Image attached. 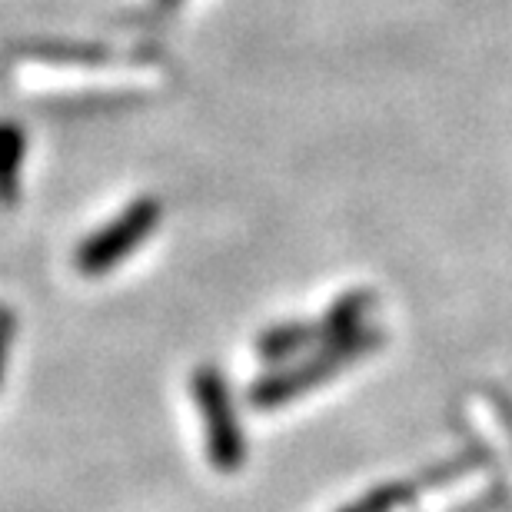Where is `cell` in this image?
<instances>
[{
    "instance_id": "8",
    "label": "cell",
    "mask_w": 512,
    "mask_h": 512,
    "mask_svg": "<svg viewBox=\"0 0 512 512\" xmlns=\"http://www.w3.org/2000/svg\"><path fill=\"white\" fill-rule=\"evenodd\" d=\"M40 57L44 60H54V64H110L114 54H107V50H84V47H50V50H40Z\"/></svg>"
},
{
    "instance_id": "3",
    "label": "cell",
    "mask_w": 512,
    "mask_h": 512,
    "mask_svg": "<svg viewBox=\"0 0 512 512\" xmlns=\"http://www.w3.org/2000/svg\"><path fill=\"white\" fill-rule=\"evenodd\" d=\"M160 223V203L153 197L133 200L130 207L120 213L117 220H110L107 227H100L94 237H87L74 253V266L80 276H104L120 260L143 247V240L150 237L153 227Z\"/></svg>"
},
{
    "instance_id": "2",
    "label": "cell",
    "mask_w": 512,
    "mask_h": 512,
    "mask_svg": "<svg viewBox=\"0 0 512 512\" xmlns=\"http://www.w3.org/2000/svg\"><path fill=\"white\" fill-rule=\"evenodd\" d=\"M190 393L197 399V409L203 416L210 466L220 469V473H237L247 463V436L240 429L227 376L217 366H200L190 380Z\"/></svg>"
},
{
    "instance_id": "5",
    "label": "cell",
    "mask_w": 512,
    "mask_h": 512,
    "mask_svg": "<svg viewBox=\"0 0 512 512\" xmlns=\"http://www.w3.org/2000/svg\"><path fill=\"white\" fill-rule=\"evenodd\" d=\"M313 343H320V323H283L260 336L256 353L266 363H276V360H290V356H296Z\"/></svg>"
},
{
    "instance_id": "7",
    "label": "cell",
    "mask_w": 512,
    "mask_h": 512,
    "mask_svg": "<svg viewBox=\"0 0 512 512\" xmlns=\"http://www.w3.org/2000/svg\"><path fill=\"white\" fill-rule=\"evenodd\" d=\"M409 496V486L406 483H389V486H376L370 489L366 496L353 499V503H346L340 512H393L403 499Z\"/></svg>"
},
{
    "instance_id": "6",
    "label": "cell",
    "mask_w": 512,
    "mask_h": 512,
    "mask_svg": "<svg viewBox=\"0 0 512 512\" xmlns=\"http://www.w3.org/2000/svg\"><path fill=\"white\" fill-rule=\"evenodd\" d=\"M20 167H24V130L0 120V207L17 203Z\"/></svg>"
},
{
    "instance_id": "10",
    "label": "cell",
    "mask_w": 512,
    "mask_h": 512,
    "mask_svg": "<svg viewBox=\"0 0 512 512\" xmlns=\"http://www.w3.org/2000/svg\"><path fill=\"white\" fill-rule=\"evenodd\" d=\"M153 4H157V10H160V14H167V10H173V7H177L180 0H153Z\"/></svg>"
},
{
    "instance_id": "4",
    "label": "cell",
    "mask_w": 512,
    "mask_h": 512,
    "mask_svg": "<svg viewBox=\"0 0 512 512\" xmlns=\"http://www.w3.org/2000/svg\"><path fill=\"white\" fill-rule=\"evenodd\" d=\"M370 310H373L370 290H353L340 296L320 320V343L343 340V336H353L356 330H363V320L370 316Z\"/></svg>"
},
{
    "instance_id": "1",
    "label": "cell",
    "mask_w": 512,
    "mask_h": 512,
    "mask_svg": "<svg viewBox=\"0 0 512 512\" xmlns=\"http://www.w3.org/2000/svg\"><path fill=\"white\" fill-rule=\"evenodd\" d=\"M376 343H383V333L366 330V326L356 330L353 336H343V340L320 343L310 360L286 366L280 373H266L263 380H256L250 386V403L256 409H276V406L290 403V399H296L300 393H310L313 386L333 380L346 363L363 360L366 353L376 350Z\"/></svg>"
},
{
    "instance_id": "9",
    "label": "cell",
    "mask_w": 512,
    "mask_h": 512,
    "mask_svg": "<svg viewBox=\"0 0 512 512\" xmlns=\"http://www.w3.org/2000/svg\"><path fill=\"white\" fill-rule=\"evenodd\" d=\"M17 333V316L10 306H0V380H4V366L10 360V346H14Z\"/></svg>"
}]
</instances>
